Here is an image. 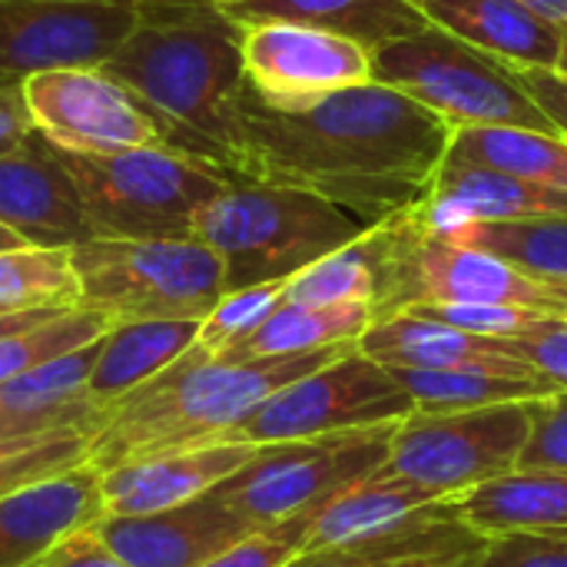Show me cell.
Wrapping results in <instances>:
<instances>
[{
	"instance_id": "obj_1",
	"label": "cell",
	"mask_w": 567,
	"mask_h": 567,
	"mask_svg": "<svg viewBox=\"0 0 567 567\" xmlns=\"http://www.w3.org/2000/svg\"><path fill=\"white\" fill-rule=\"evenodd\" d=\"M449 140L445 120L382 83L349 86L302 110H276L243 83L226 173L322 196L375 226L429 196Z\"/></svg>"
},
{
	"instance_id": "obj_2",
	"label": "cell",
	"mask_w": 567,
	"mask_h": 567,
	"mask_svg": "<svg viewBox=\"0 0 567 567\" xmlns=\"http://www.w3.org/2000/svg\"><path fill=\"white\" fill-rule=\"evenodd\" d=\"M239 37L213 0H150L103 70L156 120L163 146L226 173L229 120L246 83Z\"/></svg>"
},
{
	"instance_id": "obj_3",
	"label": "cell",
	"mask_w": 567,
	"mask_h": 567,
	"mask_svg": "<svg viewBox=\"0 0 567 567\" xmlns=\"http://www.w3.org/2000/svg\"><path fill=\"white\" fill-rule=\"evenodd\" d=\"M355 346L359 342H346L266 359L206 355L189 346L173 365L106 409L90 442L86 465L106 472L133 458L226 442V435L246 422L269 395L329 365Z\"/></svg>"
},
{
	"instance_id": "obj_4",
	"label": "cell",
	"mask_w": 567,
	"mask_h": 567,
	"mask_svg": "<svg viewBox=\"0 0 567 567\" xmlns=\"http://www.w3.org/2000/svg\"><path fill=\"white\" fill-rule=\"evenodd\" d=\"M365 229L322 196L249 179H229L193 219V239L223 259L226 292L286 282Z\"/></svg>"
},
{
	"instance_id": "obj_5",
	"label": "cell",
	"mask_w": 567,
	"mask_h": 567,
	"mask_svg": "<svg viewBox=\"0 0 567 567\" xmlns=\"http://www.w3.org/2000/svg\"><path fill=\"white\" fill-rule=\"evenodd\" d=\"M56 156L96 239H193L196 213L233 179L163 143L106 156L56 150Z\"/></svg>"
},
{
	"instance_id": "obj_6",
	"label": "cell",
	"mask_w": 567,
	"mask_h": 567,
	"mask_svg": "<svg viewBox=\"0 0 567 567\" xmlns=\"http://www.w3.org/2000/svg\"><path fill=\"white\" fill-rule=\"evenodd\" d=\"M80 309L116 322L206 319L226 296L223 259L199 239H86L70 249Z\"/></svg>"
},
{
	"instance_id": "obj_7",
	"label": "cell",
	"mask_w": 567,
	"mask_h": 567,
	"mask_svg": "<svg viewBox=\"0 0 567 567\" xmlns=\"http://www.w3.org/2000/svg\"><path fill=\"white\" fill-rule=\"evenodd\" d=\"M372 83L405 93L409 100L445 120L452 130H555L498 56L475 50L472 43L435 23L372 50Z\"/></svg>"
},
{
	"instance_id": "obj_8",
	"label": "cell",
	"mask_w": 567,
	"mask_h": 567,
	"mask_svg": "<svg viewBox=\"0 0 567 567\" xmlns=\"http://www.w3.org/2000/svg\"><path fill=\"white\" fill-rule=\"evenodd\" d=\"M392 429L395 425L259 445L256 455L209 495L252 532H269L289 518L312 515L329 498L372 475L389 455Z\"/></svg>"
},
{
	"instance_id": "obj_9",
	"label": "cell",
	"mask_w": 567,
	"mask_h": 567,
	"mask_svg": "<svg viewBox=\"0 0 567 567\" xmlns=\"http://www.w3.org/2000/svg\"><path fill=\"white\" fill-rule=\"evenodd\" d=\"M528 432L532 402H502L462 412L415 409L392 429L389 455L379 468L442 498H455L518 468Z\"/></svg>"
},
{
	"instance_id": "obj_10",
	"label": "cell",
	"mask_w": 567,
	"mask_h": 567,
	"mask_svg": "<svg viewBox=\"0 0 567 567\" xmlns=\"http://www.w3.org/2000/svg\"><path fill=\"white\" fill-rule=\"evenodd\" d=\"M412 412L415 402L399 385V379L385 365L362 355L355 346L329 365L269 395L246 422L226 435V442L272 445L329 439L399 425Z\"/></svg>"
},
{
	"instance_id": "obj_11",
	"label": "cell",
	"mask_w": 567,
	"mask_h": 567,
	"mask_svg": "<svg viewBox=\"0 0 567 567\" xmlns=\"http://www.w3.org/2000/svg\"><path fill=\"white\" fill-rule=\"evenodd\" d=\"M150 0H0V83L103 66Z\"/></svg>"
},
{
	"instance_id": "obj_12",
	"label": "cell",
	"mask_w": 567,
	"mask_h": 567,
	"mask_svg": "<svg viewBox=\"0 0 567 567\" xmlns=\"http://www.w3.org/2000/svg\"><path fill=\"white\" fill-rule=\"evenodd\" d=\"M20 86L33 130L63 153L106 156L163 143L156 120L103 66L47 70Z\"/></svg>"
},
{
	"instance_id": "obj_13",
	"label": "cell",
	"mask_w": 567,
	"mask_h": 567,
	"mask_svg": "<svg viewBox=\"0 0 567 567\" xmlns=\"http://www.w3.org/2000/svg\"><path fill=\"white\" fill-rule=\"evenodd\" d=\"M239 30L246 83L276 110H302L329 93L372 83V50L349 37L286 20Z\"/></svg>"
},
{
	"instance_id": "obj_14",
	"label": "cell",
	"mask_w": 567,
	"mask_h": 567,
	"mask_svg": "<svg viewBox=\"0 0 567 567\" xmlns=\"http://www.w3.org/2000/svg\"><path fill=\"white\" fill-rule=\"evenodd\" d=\"M256 449L259 445L249 442H209L113 465L100 472L106 518H140L179 508L239 472Z\"/></svg>"
},
{
	"instance_id": "obj_15",
	"label": "cell",
	"mask_w": 567,
	"mask_h": 567,
	"mask_svg": "<svg viewBox=\"0 0 567 567\" xmlns=\"http://www.w3.org/2000/svg\"><path fill=\"white\" fill-rule=\"evenodd\" d=\"M0 226L30 246L73 249L96 239L70 173L40 133L0 156Z\"/></svg>"
},
{
	"instance_id": "obj_16",
	"label": "cell",
	"mask_w": 567,
	"mask_h": 567,
	"mask_svg": "<svg viewBox=\"0 0 567 567\" xmlns=\"http://www.w3.org/2000/svg\"><path fill=\"white\" fill-rule=\"evenodd\" d=\"M100 542L130 567H199L219 551L256 535L243 518L223 508L209 492L156 515L100 518L93 522Z\"/></svg>"
},
{
	"instance_id": "obj_17",
	"label": "cell",
	"mask_w": 567,
	"mask_h": 567,
	"mask_svg": "<svg viewBox=\"0 0 567 567\" xmlns=\"http://www.w3.org/2000/svg\"><path fill=\"white\" fill-rule=\"evenodd\" d=\"M419 216L429 233L442 239H458L475 223L567 216V193L445 156L429 196L419 199Z\"/></svg>"
},
{
	"instance_id": "obj_18",
	"label": "cell",
	"mask_w": 567,
	"mask_h": 567,
	"mask_svg": "<svg viewBox=\"0 0 567 567\" xmlns=\"http://www.w3.org/2000/svg\"><path fill=\"white\" fill-rule=\"evenodd\" d=\"M106 515L100 472L76 465L0 498V567L37 565L60 538Z\"/></svg>"
},
{
	"instance_id": "obj_19",
	"label": "cell",
	"mask_w": 567,
	"mask_h": 567,
	"mask_svg": "<svg viewBox=\"0 0 567 567\" xmlns=\"http://www.w3.org/2000/svg\"><path fill=\"white\" fill-rule=\"evenodd\" d=\"M359 352L385 369H478L538 379V372L512 352L508 339L472 336L415 312H399L372 322L359 339Z\"/></svg>"
},
{
	"instance_id": "obj_20",
	"label": "cell",
	"mask_w": 567,
	"mask_h": 567,
	"mask_svg": "<svg viewBox=\"0 0 567 567\" xmlns=\"http://www.w3.org/2000/svg\"><path fill=\"white\" fill-rule=\"evenodd\" d=\"M422 17L515 66L555 70L561 27L525 0H412Z\"/></svg>"
},
{
	"instance_id": "obj_21",
	"label": "cell",
	"mask_w": 567,
	"mask_h": 567,
	"mask_svg": "<svg viewBox=\"0 0 567 567\" xmlns=\"http://www.w3.org/2000/svg\"><path fill=\"white\" fill-rule=\"evenodd\" d=\"M452 512L482 542L567 532V472L512 468L455 495Z\"/></svg>"
},
{
	"instance_id": "obj_22",
	"label": "cell",
	"mask_w": 567,
	"mask_h": 567,
	"mask_svg": "<svg viewBox=\"0 0 567 567\" xmlns=\"http://www.w3.org/2000/svg\"><path fill=\"white\" fill-rule=\"evenodd\" d=\"M475 538L452 512V498L439 508L365 542L299 551L282 567H468L478 555Z\"/></svg>"
},
{
	"instance_id": "obj_23",
	"label": "cell",
	"mask_w": 567,
	"mask_h": 567,
	"mask_svg": "<svg viewBox=\"0 0 567 567\" xmlns=\"http://www.w3.org/2000/svg\"><path fill=\"white\" fill-rule=\"evenodd\" d=\"M442 502H449V498H442L409 478H395V475L375 468L372 475L359 478L355 485H349L346 492H339L336 498H329L322 508H316L309 515L302 551L336 548V545H352V542L385 535V532L439 508Z\"/></svg>"
},
{
	"instance_id": "obj_24",
	"label": "cell",
	"mask_w": 567,
	"mask_h": 567,
	"mask_svg": "<svg viewBox=\"0 0 567 567\" xmlns=\"http://www.w3.org/2000/svg\"><path fill=\"white\" fill-rule=\"evenodd\" d=\"M219 7L239 27L286 20L349 37L365 50H379L382 43L429 27L412 0H223Z\"/></svg>"
},
{
	"instance_id": "obj_25",
	"label": "cell",
	"mask_w": 567,
	"mask_h": 567,
	"mask_svg": "<svg viewBox=\"0 0 567 567\" xmlns=\"http://www.w3.org/2000/svg\"><path fill=\"white\" fill-rule=\"evenodd\" d=\"M100 352V339L43 362L0 385V419L23 432H47L60 425H96L106 409L86 399V382Z\"/></svg>"
},
{
	"instance_id": "obj_26",
	"label": "cell",
	"mask_w": 567,
	"mask_h": 567,
	"mask_svg": "<svg viewBox=\"0 0 567 567\" xmlns=\"http://www.w3.org/2000/svg\"><path fill=\"white\" fill-rule=\"evenodd\" d=\"M196 319H150V322H116L103 339L86 382V399L110 409L136 385L173 365L193 342Z\"/></svg>"
},
{
	"instance_id": "obj_27",
	"label": "cell",
	"mask_w": 567,
	"mask_h": 567,
	"mask_svg": "<svg viewBox=\"0 0 567 567\" xmlns=\"http://www.w3.org/2000/svg\"><path fill=\"white\" fill-rule=\"evenodd\" d=\"M445 156L567 193V136H561L558 130L462 126L452 130Z\"/></svg>"
},
{
	"instance_id": "obj_28",
	"label": "cell",
	"mask_w": 567,
	"mask_h": 567,
	"mask_svg": "<svg viewBox=\"0 0 567 567\" xmlns=\"http://www.w3.org/2000/svg\"><path fill=\"white\" fill-rule=\"evenodd\" d=\"M372 326V309L362 302L349 306H296L279 302L249 336L229 346L226 359H266V355H296L329 346L359 342Z\"/></svg>"
},
{
	"instance_id": "obj_29",
	"label": "cell",
	"mask_w": 567,
	"mask_h": 567,
	"mask_svg": "<svg viewBox=\"0 0 567 567\" xmlns=\"http://www.w3.org/2000/svg\"><path fill=\"white\" fill-rule=\"evenodd\" d=\"M422 412H462L502 402H535L558 392L548 379H518L478 369H389Z\"/></svg>"
},
{
	"instance_id": "obj_30",
	"label": "cell",
	"mask_w": 567,
	"mask_h": 567,
	"mask_svg": "<svg viewBox=\"0 0 567 567\" xmlns=\"http://www.w3.org/2000/svg\"><path fill=\"white\" fill-rule=\"evenodd\" d=\"M80 279L66 246H20L0 252V309H76Z\"/></svg>"
},
{
	"instance_id": "obj_31",
	"label": "cell",
	"mask_w": 567,
	"mask_h": 567,
	"mask_svg": "<svg viewBox=\"0 0 567 567\" xmlns=\"http://www.w3.org/2000/svg\"><path fill=\"white\" fill-rule=\"evenodd\" d=\"M379 292V266L369 229L349 246L322 256L286 282L282 302L296 306H349L362 302L372 309Z\"/></svg>"
},
{
	"instance_id": "obj_32",
	"label": "cell",
	"mask_w": 567,
	"mask_h": 567,
	"mask_svg": "<svg viewBox=\"0 0 567 567\" xmlns=\"http://www.w3.org/2000/svg\"><path fill=\"white\" fill-rule=\"evenodd\" d=\"M455 243L488 249L538 279L567 286V216L522 223H475Z\"/></svg>"
},
{
	"instance_id": "obj_33",
	"label": "cell",
	"mask_w": 567,
	"mask_h": 567,
	"mask_svg": "<svg viewBox=\"0 0 567 567\" xmlns=\"http://www.w3.org/2000/svg\"><path fill=\"white\" fill-rule=\"evenodd\" d=\"M96 425H60L0 439V498L33 482L86 465Z\"/></svg>"
},
{
	"instance_id": "obj_34",
	"label": "cell",
	"mask_w": 567,
	"mask_h": 567,
	"mask_svg": "<svg viewBox=\"0 0 567 567\" xmlns=\"http://www.w3.org/2000/svg\"><path fill=\"white\" fill-rule=\"evenodd\" d=\"M110 329H113V322L103 312L76 306V309L56 312L53 319H47L33 329L0 339V385L43 365V362H53L73 349H83V346L103 339Z\"/></svg>"
},
{
	"instance_id": "obj_35",
	"label": "cell",
	"mask_w": 567,
	"mask_h": 567,
	"mask_svg": "<svg viewBox=\"0 0 567 567\" xmlns=\"http://www.w3.org/2000/svg\"><path fill=\"white\" fill-rule=\"evenodd\" d=\"M289 282V279H286ZM286 282H262L239 292H226L206 319H199L196 349L206 355H223L229 346H236L243 336H249L279 302L286 292Z\"/></svg>"
},
{
	"instance_id": "obj_36",
	"label": "cell",
	"mask_w": 567,
	"mask_h": 567,
	"mask_svg": "<svg viewBox=\"0 0 567 567\" xmlns=\"http://www.w3.org/2000/svg\"><path fill=\"white\" fill-rule=\"evenodd\" d=\"M405 312L455 326L462 332L472 336H485V339H522L532 329H538L545 319V312H532V309H515V306H439V302H425V306H412Z\"/></svg>"
},
{
	"instance_id": "obj_37",
	"label": "cell",
	"mask_w": 567,
	"mask_h": 567,
	"mask_svg": "<svg viewBox=\"0 0 567 567\" xmlns=\"http://www.w3.org/2000/svg\"><path fill=\"white\" fill-rule=\"evenodd\" d=\"M518 468L567 472V389L532 402V432L518 455Z\"/></svg>"
},
{
	"instance_id": "obj_38",
	"label": "cell",
	"mask_w": 567,
	"mask_h": 567,
	"mask_svg": "<svg viewBox=\"0 0 567 567\" xmlns=\"http://www.w3.org/2000/svg\"><path fill=\"white\" fill-rule=\"evenodd\" d=\"M468 567H567V532H532L482 542Z\"/></svg>"
},
{
	"instance_id": "obj_39",
	"label": "cell",
	"mask_w": 567,
	"mask_h": 567,
	"mask_svg": "<svg viewBox=\"0 0 567 567\" xmlns=\"http://www.w3.org/2000/svg\"><path fill=\"white\" fill-rule=\"evenodd\" d=\"M512 352L522 355L538 375L555 382L558 389H567V319L551 316L538 329H532L522 339H508Z\"/></svg>"
},
{
	"instance_id": "obj_40",
	"label": "cell",
	"mask_w": 567,
	"mask_h": 567,
	"mask_svg": "<svg viewBox=\"0 0 567 567\" xmlns=\"http://www.w3.org/2000/svg\"><path fill=\"white\" fill-rule=\"evenodd\" d=\"M302 548L279 528L269 532H256L249 538H243L239 545L219 551L216 558H209L206 565L199 567H282L286 561H292Z\"/></svg>"
},
{
	"instance_id": "obj_41",
	"label": "cell",
	"mask_w": 567,
	"mask_h": 567,
	"mask_svg": "<svg viewBox=\"0 0 567 567\" xmlns=\"http://www.w3.org/2000/svg\"><path fill=\"white\" fill-rule=\"evenodd\" d=\"M505 66L512 70L518 86L535 100V106L551 120V126L567 136V76L548 66H515V63H505Z\"/></svg>"
},
{
	"instance_id": "obj_42",
	"label": "cell",
	"mask_w": 567,
	"mask_h": 567,
	"mask_svg": "<svg viewBox=\"0 0 567 567\" xmlns=\"http://www.w3.org/2000/svg\"><path fill=\"white\" fill-rule=\"evenodd\" d=\"M30 567H130L120 555H113L100 535L93 532V525L60 538L37 565Z\"/></svg>"
},
{
	"instance_id": "obj_43",
	"label": "cell",
	"mask_w": 567,
	"mask_h": 567,
	"mask_svg": "<svg viewBox=\"0 0 567 567\" xmlns=\"http://www.w3.org/2000/svg\"><path fill=\"white\" fill-rule=\"evenodd\" d=\"M33 116L20 83H0V156L20 150L33 136Z\"/></svg>"
},
{
	"instance_id": "obj_44",
	"label": "cell",
	"mask_w": 567,
	"mask_h": 567,
	"mask_svg": "<svg viewBox=\"0 0 567 567\" xmlns=\"http://www.w3.org/2000/svg\"><path fill=\"white\" fill-rule=\"evenodd\" d=\"M56 312L63 309H20V312H0V339L13 336V332H23V329H33L47 319H53Z\"/></svg>"
},
{
	"instance_id": "obj_45",
	"label": "cell",
	"mask_w": 567,
	"mask_h": 567,
	"mask_svg": "<svg viewBox=\"0 0 567 567\" xmlns=\"http://www.w3.org/2000/svg\"><path fill=\"white\" fill-rule=\"evenodd\" d=\"M528 7H535L542 17L555 20L558 27H567V0H525Z\"/></svg>"
},
{
	"instance_id": "obj_46",
	"label": "cell",
	"mask_w": 567,
	"mask_h": 567,
	"mask_svg": "<svg viewBox=\"0 0 567 567\" xmlns=\"http://www.w3.org/2000/svg\"><path fill=\"white\" fill-rule=\"evenodd\" d=\"M20 246H30V243H23L17 233H10L7 226H0V252H3V249H20Z\"/></svg>"
},
{
	"instance_id": "obj_47",
	"label": "cell",
	"mask_w": 567,
	"mask_h": 567,
	"mask_svg": "<svg viewBox=\"0 0 567 567\" xmlns=\"http://www.w3.org/2000/svg\"><path fill=\"white\" fill-rule=\"evenodd\" d=\"M555 70L567 76V27H561V50H558V63H555Z\"/></svg>"
},
{
	"instance_id": "obj_48",
	"label": "cell",
	"mask_w": 567,
	"mask_h": 567,
	"mask_svg": "<svg viewBox=\"0 0 567 567\" xmlns=\"http://www.w3.org/2000/svg\"><path fill=\"white\" fill-rule=\"evenodd\" d=\"M10 435H27L23 429H17L13 422H7V419H0V439H10Z\"/></svg>"
},
{
	"instance_id": "obj_49",
	"label": "cell",
	"mask_w": 567,
	"mask_h": 567,
	"mask_svg": "<svg viewBox=\"0 0 567 567\" xmlns=\"http://www.w3.org/2000/svg\"><path fill=\"white\" fill-rule=\"evenodd\" d=\"M213 3H223V0H213Z\"/></svg>"
},
{
	"instance_id": "obj_50",
	"label": "cell",
	"mask_w": 567,
	"mask_h": 567,
	"mask_svg": "<svg viewBox=\"0 0 567 567\" xmlns=\"http://www.w3.org/2000/svg\"><path fill=\"white\" fill-rule=\"evenodd\" d=\"M0 312H3V309H0Z\"/></svg>"
}]
</instances>
